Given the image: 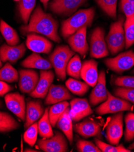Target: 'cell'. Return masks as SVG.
<instances>
[{
  "label": "cell",
  "mask_w": 134,
  "mask_h": 152,
  "mask_svg": "<svg viewBox=\"0 0 134 152\" xmlns=\"http://www.w3.org/2000/svg\"><path fill=\"white\" fill-rule=\"evenodd\" d=\"M58 23L50 13L45 12L40 6L34 10L28 24L21 27L24 33H36L43 35L56 42L61 39L58 34Z\"/></svg>",
  "instance_id": "1"
},
{
  "label": "cell",
  "mask_w": 134,
  "mask_h": 152,
  "mask_svg": "<svg viewBox=\"0 0 134 152\" xmlns=\"http://www.w3.org/2000/svg\"><path fill=\"white\" fill-rule=\"evenodd\" d=\"M94 15L95 10L93 7L79 10L62 23V37L68 38L82 27L89 26L93 21Z\"/></svg>",
  "instance_id": "2"
},
{
  "label": "cell",
  "mask_w": 134,
  "mask_h": 152,
  "mask_svg": "<svg viewBox=\"0 0 134 152\" xmlns=\"http://www.w3.org/2000/svg\"><path fill=\"white\" fill-rule=\"evenodd\" d=\"M124 23V17L120 16L116 22L111 24L109 32L106 37V41L108 48L112 55L117 54L125 48Z\"/></svg>",
  "instance_id": "3"
},
{
  "label": "cell",
  "mask_w": 134,
  "mask_h": 152,
  "mask_svg": "<svg viewBox=\"0 0 134 152\" xmlns=\"http://www.w3.org/2000/svg\"><path fill=\"white\" fill-rule=\"evenodd\" d=\"M74 52L67 45H59L50 55L49 59L57 77L62 81L67 75V67Z\"/></svg>",
  "instance_id": "4"
},
{
  "label": "cell",
  "mask_w": 134,
  "mask_h": 152,
  "mask_svg": "<svg viewBox=\"0 0 134 152\" xmlns=\"http://www.w3.org/2000/svg\"><path fill=\"white\" fill-rule=\"evenodd\" d=\"M132 107L133 106L130 102L117 96L115 97L108 92L107 99L96 108V112L99 115H102L130 111L132 110Z\"/></svg>",
  "instance_id": "5"
},
{
  "label": "cell",
  "mask_w": 134,
  "mask_h": 152,
  "mask_svg": "<svg viewBox=\"0 0 134 152\" xmlns=\"http://www.w3.org/2000/svg\"><path fill=\"white\" fill-rule=\"evenodd\" d=\"M104 62L111 70L117 73H122L134 66V52L132 50H128L114 58H107Z\"/></svg>",
  "instance_id": "6"
},
{
  "label": "cell",
  "mask_w": 134,
  "mask_h": 152,
  "mask_svg": "<svg viewBox=\"0 0 134 152\" xmlns=\"http://www.w3.org/2000/svg\"><path fill=\"white\" fill-rule=\"evenodd\" d=\"M108 55L109 50L105 39V31L101 27H97L90 38V55L94 58H101Z\"/></svg>",
  "instance_id": "7"
},
{
  "label": "cell",
  "mask_w": 134,
  "mask_h": 152,
  "mask_svg": "<svg viewBox=\"0 0 134 152\" xmlns=\"http://www.w3.org/2000/svg\"><path fill=\"white\" fill-rule=\"evenodd\" d=\"M38 145L41 150L46 152H66L69 150L65 137L59 132H56L51 138L39 140Z\"/></svg>",
  "instance_id": "8"
},
{
  "label": "cell",
  "mask_w": 134,
  "mask_h": 152,
  "mask_svg": "<svg viewBox=\"0 0 134 152\" xmlns=\"http://www.w3.org/2000/svg\"><path fill=\"white\" fill-rule=\"evenodd\" d=\"M123 112L112 116L106 126V139L112 145H117L123 135Z\"/></svg>",
  "instance_id": "9"
},
{
  "label": "cell",
  "mask_w": 134,
  "mask_h": 152,
  "mask_svg": "<svg viewBox=\"0 0 134 152\" xmlns=\"http://www.w3.org/2000/svg\"><path fill=\"white\" fill-rule=\"evenodd\" d=\"M86 1V0H52L49 3V8L57 15L69 16Z\"/></svg>",
  "instance_id": "10"
},
{
  "label": "cell",
  "mask_w": 134,
  "mask_h": 152,
  "mask_svg": "<svg viewBox=\"0 0 134 152\" xmlns=\"http://www.w3.org/2000/svg\"><path fill=\"white\" fill-rule=\"evenodd\" d=\"M6 105L8 109L20 120L25 119L26 105L24 96L18 92L7 94L4 96Z\"/></svg>",
  "instance_id": "11"
},
{
  "label": "cell",
  "mask_w": 134,
  "mask_h": 152,
  "mask_svg": "<svg viewBox=\"0 0 134 152\" xmlns=\"http://www.w3.org/2000/svg\"><path fill=\"white\" fill-rule=\"evenodd\" d=\"M54 73L51 70H41L37 86L33 92L30 94V95L36 98H46L54 80Z\"/></svg>",
  "instance_id": "12"
},
{
  "label": "cell",
  "mask_w": 134,
  "mask_h": 152,
  "mask_svg": "<svg viewBox=\"0 0 134 152\" xmlns=\"http://www.w3.org/2000/svg\"><path fill=\"white\" fill-rule=\"evenodd\" d=\"M19 75V88L21 92L29 94L32 93L38 83V73L31 69H21Z\"/></svg>",
  "instance_id": "13"
},
{
  "label": "cell",
  "mask_w": 134,
  "mask_h": 152,
  "mask_svg": "<svg viewBox=\"0 0 134 152\" xmlns=\"http://www.w3.org/2000/svg\"><path fill=\"white\" fill-rule=\"evenodd\" d=\"M87 27H83L68 38V42L74 52L85 57L88 52L89 46L86 41Z\"/></svg>",
  "instance_id": "14"
},
{
  "label": "cell",
  "mask_w": 134,
  "mask_h": 152,
  "mask_svg": "<svg viewBox=\"0 0 134 152\" xmlns=\"http://www.w3.org/2000/svg\"><path fill=\"white\" fill-rule=\"evenodd\" d=\"M27 47L38 53L49 54L51 51L53 44L48 39L35 34H30L27 36Z\"/></svg>",
  "instance_id": "15"
},
{
  "label": "cell",
  "mask_w": 134,
  "mask_h": 152,
  "mask_svg": "<svg viewBox=\"0 0 134 152\" xmlns=\"http://www.w3.org/2000/svg\"><path fill=\"white\" fill-rule=\"evenodd\" d=\"M25 51L26 48L24 43L17 45L4 44L0 47V58L2 62L9 61L14 64L24 55Z\"/></svg>",
  "instance_id": "16"
},
{
  "label": "cell",
  "mask_w": 134,
  "mask_h": 152,
  "mask_svg": "<svg viewBox=\"0 0 134 152\" xmlns=\"http://www.w3.org/2000/svg\"><path fill=\"white\" fill-rule=\"evenodd\" d=\"M93 113V110L86 99L74 98L70 102V114L72 120L79 121Z\"/></svg>",
  "instance_id": "17"
},
{
  "label": "cell",
  "mask_w": 134,
  "mask_h": 152,
  "mask_svg": "<svg viewBox=\"0 0 134 152\" xmlns=\"http://www.w3.org/2000/svg\"><path fill=\"white\" fill-rule=\"evenodd\" d=\"M108 92L106 86V75L103 70L99 75L97 84L89 96L90 103L95 106L105 101L108 98Z\"/></svg>",
  "instance_id": "18"
},
{
  "label": "cell",
  "mask_w": 134,
  "mask_h": 152,
  "mask_svg": "<svg viewBox=\"0 0 134 152\" xmlns=\"http://www.w3.org/2000/svg\"><path fill=\"white\" fill-rule=\"evenodd\" d=\"M97 66V63L94 59L85 61L82 64L80 77L89 86L94 87L97 84L99 78Z\"/></svg>",
  "instance_id": "19"
},
{
  "label": "cell",
  "mask_w": 134,
  "mask_h": 152,
  "mask_svg": "<svg viewBox=\"0 0 134 152\" xmlns=\"http://www.w3.org/2000/svg\"><path fill=\"white\" fill-rule=\"evenodd\" d=\"M72 98L68 88L61 85L51 84L47 94L45 104H54Z\"/></svg>",
  "instance_id": "20"
},
{
  "label": "cell",
  "mask_w": 134,
  "mask_h": 152,
  "mask_svg": "<svg viewBox=\"0 0 134 152\" xmlns=\"http://www.w3.org/2000/svg\"><path fill=\"white\" fill-rule=\"evenodd\" d=\"M74 130L83 138H88L99 136L101 132V127L97 121L86 119L76 124Z\"/></svg>",
  "instance_id": "21"
},
{
  "label": "cell",
  "mask_w": 134,
  "mask_h": 152,
  "mask_svg": "<svg viewBox=\"0 0 134 152\" xmlns=\"http://www.w3.org/2000/svg\"><path fill=\"white\" fill-rule=\"evenodd\" d=\"M43 107L40 101H30L27 103L25 113V123L24 128L27 129L43 114Z\"/></svg>",
  "instance_id": "22"
},
{
  "label": "cell",
  "mask_w": 134,
  "mask_h": 152,
  "mask_svg": "<svg viewBox=\"0 0 134 152\" xmlns=\"http://www.w3.org/2000/svg\"><path fill=\"white\" fill-rule=\"evenodd\" d=\"M21 66L25 68L41 70H49L53 67L50 61L35 52H33L22 61Z\"/></svg>",
  "instance_id": "23"
},
{
  "label": "cell",
  "mask_w": 134,
  "mask_h": 152,
  "mask_svg": "<svg viewBox=\"0 0 134 152\" xmlns=\"http://www.w3.org/2000/svg\"><path fill=\"white\" fill-rule=\"evenodd\" d=\"M57 127L66 136L70 144L73 141V127L72 119L70 114V108L68 107L61 117L59 118L56 123Z\"/></svg>",
  "instance_id": "24"
},
{
  "label": "cell",
  "mask_w": 134,
  "mask_h": 152,
  "mask_svg": "<svg viewBox=\"0 0 134 152\" xmlns=\"http://www.w3.org/2000/svg\"><path fill=\"white\" fill-rule=\"evenodd\" d=\"M0 32L9 45H17L20 42V37L16 30L3 20L0 21Z\"/></svg>",
  "instance_id": "25"
},
{
  "label": "cell",
  "mask_w": 134,
  "mask_h": 152,
  "mask_svg": "<svg viewBox=\"0 0 134 152\" xmlns=\"http://www.w3.org/2000/svg\"><path fill=\"white\" fill-rule=\"evenodd\" d=\"M38 128V133L42 138H49L52 137L54 135L49 119L48 109H46L42 118L39 121Z\"/></svg>",
  "instance_id": "26"
},
{
  "label": "cell",
  "mask_w": 134,
  "mask_h": 152,
  "mask_svg": "<svg viewBox=\"0 0 134 152\" xmlns=\"http://www.w3.org/2000/svg\"><path fill=\"white\" fill-rule=\"evenodd\" d=\"M20 127L18 121L7 112L0 111V133L10 132Z\"/></svg>",
  "instance_id": "27"
},
{
  "label": "cell",
  "mask_w": 134,
  "mask_h": 152,
  "mask_svg": "<svg viewBox=\"0 0 134 152\" xmlns=\"http://www.w3.org/2000/svg\"><path fill=\"white\" fill-rule=\"evenodd\" d=\"M68 107H69V103L65 101L54 104L51 106L49 111V119L51 126H56L59 118L61 117Z\"/></svg>",
  "instance_id": "28"
},
{
  "label": "cell",
  "mask_w": 134,
  "mask_h": 152,
  "mask_svg": "<svg viewBox=\"0 0 134 152\" xmlns=\"http://www.w3.org/2000/svg\"><path fill=\"white\" fill-rule=\"evenodd\" d=\"M19 80V73L10 63H7L0 69V81L7 83L17 82Z\"/></svg>",
  "instance_id": "29"
},
{
  "label": "cell",
  "mask_w": 134,
  "mask_h": 152,
  "mask_svg": "<svg viewBox=\"0 0 134 152\" xmlns=\"http://www.w3.org/2000/svg\"><path fill=\"white\" fill-rule=\"evenodd\" d=\"M18 9L20 16L24 24H27L29 18L35 8L36 0H20Z\"/></svg>",
  "instance_id": "30"
},
{
  "label": "cell",
  "mask_w": 134,
  "mask_h": 152,
  "mask_svg": "<svg viewBox=\"0 0 134 152\" xmlns=\"http://www.w3.org/2000/svg\"><path fill=\"white\" fill-rule=\"evenodd\" d=\"M66 86L71 92L77 95H84L89 88V86L85 82H81L73 78L68 79L65 83Z\"/></svg>",
  "instance_id": "31"
},
{
  "label": "cell",
  "mask_w": 134,
  "mask_h": 152,
  "mask_svg": "<svg viewBox=\"0 0 134 152\" xmlns=\"http://www.w3.org/2000/svg\"><path fill=\"white\" fill-rule=\"evenodd\" d=\"M82 64L78 55H75L69 61L67 67L66 72L70 77L79 79L80 78V72Z\"/></svg>",
  "instance_id": "32"
},
{
  "label": "cell",
  "mask_w": 134,
  "mask_h": 152,
  "mask_svg": "<svg viewBox=\"0 0 134 152\" xmlns=\"http://www.w3.org/2000/svg\"><path fill=\"white\" fill-rule=\"evenodd\" d=\"M125 35V48L129 49L134 44V16L126 18L124 23Z\"/></svg>",
  "instance_id": "33"
},
{
  "label": "cell",
  "mask_w": 134,
  "mask_h": 152,
  "mask_svg": "<svg viewBox=\"0 0 134 152\" xmlns=\"http://www.w3.org/2000/svg\"><path fill=\"white\" fill-rule=\"evenodd\" d=\"M118 0H96L97 4L108 16L115 18Z\"/></svg>",
  "instance_id": "34"
},
{
  "label": "cell",
  "mask_w": 134,
  "mask_h": 152,
  "mask_svg": "<svg viewBox=\"0 0 134 152\" xmlns=\"http://www.w3.org/2000/svg\"><path fill=\"white\" fill-rule=\"evenodd\" d=\"M125 119L126 123L125 140L126 142H130L134 138V113H128Z\"/></svg>",
  "instance_id": "35"
},
{
  "label": "cell",
  "mask_w": 134,
  "mask_h": 152,
  "mask_svg": "<svg viewBox=\"0 0 134 152\" xmlns=\"http://www.w3.org/2000/svg\"><path fill=\"white\" fill-rule=\"evenodd\" d=\"M38 133V123H34L27 129L24 134V140L25 142L30 146H33L37 140Z\"/></svg>",
  "instance_id": "36"
},
{
  "label": "cell",
  "mask_w": 134,
  "mask_h": 152,
  "mask_svg": "<svg viewBox=\"0 0 134 152\" xmlns=\"http://www.w3.org/2000/svg\"><path fill=\"white\" fill-rule=\"evenodd\" d=\"M114 93L116 96L124 99L134 105V88L118 87L114 89Z\"/></svg>",
  "instance_id": "37"
},
{
  "label": "cell",
  "mask_w": 134,
  "mask_h": 152,
  "mask_svg": "<svg viewBox=\"0 0 134 152\" xmlns=\"http://www.w3.org/2000/svg\"><path fill=\"white\" fill-rule=\"evenodd\" d=\"M95 143L99 148L101 151L103 152H130L129 149H127L123 147L122 144L114 146L108 144L98 139H95Z\"/></svg>",
  "instance_id": "38"
},
{
  "label": "cell",
  "mask_w": 134,
  "mask_h": 152,
  "mask_svg": "<svg viewBox=\"0 0 134 152\" xmlns=\"http://www.w3.org/2000/svg\"><path fill=\"white\" fill-rule=\"evenodd\" d=\"M78 151L80 152H100L99 148L91 141L79 140L76 143Z\"/></svg>",
  "instance_id": "39"
},
{
  "label": "cell",
  "mask_w": 134,
  "mask_h": 152,
  "mask_svg": "<svg viewBox=\"0 0 134 152\" xmlns=\"http://www.w3.org/2000/svg\"><path fill=\"white\" fill-rule=\"evenodd\" d=\"M114 84L122 87L134 88V77L125 76L117 77L114 80Z\"/></svg>",
  "instance_id": "40"
},
{
  "label": "cell",
  "mask_w": 134,
  "mask_h": 152,
  "mask_svg": "<svg viewBox=\"0 0 134 152\" xmlns=\"http://www.w3.org/2000/svg\"><path fill=\"white\" fill-rule=\"evenodd\" d=\"M120 9L125 15L126 18L134 16V13L132 10V7L127 0H121L120 3Z\"/></svg>",
  "instance_id": "41"
},
{
  "label": "cell",
  "mask_w": 134,
  "mask_h": 152,
  "mask_svg": "<svg viewBox=\"0 0 134 152\" xmlns=\"http://www.w3.org/2000/svg\"><path fill=\"white\" fill-rule=\"evenodd\" d=\"M13 90L12 86L5 81H0V96H4Z\"/></svg>",
  "instance_id": "42"
},
{
  "label": "cell",
  "mask_w": 134,
  "mask_h": 152,
  "mask_svg": "<svg viewBox=\"0 0 134 152\" xmlns=\"http://www.w3.org/2000/svg\"><path fill=\"white\" fill-rule=\"evenodd\" d=\"M41 1V3L43 4V7L45 9L47 8V6H48V3L49 1V0H40Z\"/></svg>",
  "instance_id": "43"
},
{
  "label": "cell",
  "mask_w": 134,
  "mask_h": 152,
  "mask_svg": "<svg viewBox=\"0 0 134 152\" xmlns=\"http://www.w3.org/2000/svg\"><path fill=\"white\" fill-rule=\"evenodd\" d=\"M127 1L129 3L130 5L131 6L132 10H133V12L134 13V0H127Z\"/></svg>",
  "instance_id": "44"
},
{
  "label": "cell",
  "mask_w": 134,
  "mask_h": 152,
  "mask_svg": "<svg viewBox=\"0 0 134 152\" xmlns=\"http://www.w3.org/2000/svg\"><path fill=\"white\" fill-rule=\"evenodd\" d=\"M129 149H134V142H133L131 145H129Z\"/></svg>",
  "instance_id": "45"
},
{
  "label": "cell",
  "mask_w": 134,
  "mask_h": 152,
  "mask_svg": "<svg viewBox=\"0 0 134 152\" xmlns=\"http://www.w3.org/2000/svg\"><path fill=\"white\" fill-rule=\"evenodd\" d=\"M3 107V104L1 100L0 99V109H2Z\"/></svg>",
  "instance_id": "46"
},
{
  "label": "cell",
  "mask_w": 134,
  "mask_h": 152,
  "mask_svg": "<svg viewBox=\"0 0 134 152\" xmlns=\"http://www.w3.org/2000/svg\"><path fill=\"white\" fill-rule=\"evenodd\" d=\"M3 66V63H2V61L1 59V58H0V68H1Z\"/></svg>",
  "instance_id": "47"
},
{
  "label": "cell",
  "mask_w": 134,
  "mask_h": 152,
  "mask_svg": "<svg viewBox=\"0 0 134 152\" xmlns=\"http://www.w3.org/2000/svg\"><path fill=\"white\" fill-rule=\"evenodd\" d=\"M14 1H20V0H14Z\"/></svg>",
  "instance_id": "48"
},
{
  "label": "cell",
  "mask_w": 134,
  "mask_h": 152,
  "mask_svg": "<svg viewBox=\"0 0 134 152\" xmlns=\"http://www.w3.org/2000/svg\"><path fill=\"white\" fill-rule=\"evenodd\" d=\"M0 40H1V37H0Z\"/></svg>",
  "instance_id": "49"
},
{
  "label": "cell",
  "mask_w": 134,
  "mask_h": 152,
  "mask_svg": "<svg viewBox=\"0 0 134 152\" xmlns=\"http://www.w3.org/2000/svg\"><path fill=\"white\" fill-rule=\"evenodd\" d=\"M133 72H134V70H133Z\"/></svg>",
  "instance_id": "50"
}]
</instances>
